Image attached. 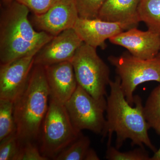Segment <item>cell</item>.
I'll list each match as a JSON object with an SVG mask.
<instances>
[{"mask_svg":"<svg viewBox=\"0 0 160 160\" xmlns=\"http://www.w3.org/2000/svg\"><path fill=\"white\" fill-rule=\"evenodd\" d=\"M49 98L44 66L34 65L26 87L13 102L16 134L21 146L38 139Z\"/></svg>","mask_w":160,"mask_h":160,"instance_id":"3","label":"cell"},{"mask_svg":"<svg viewBox=\"0 0 160 160\" xmlns=\"http://www.w3.org/2000/svg\"><path fill=\"white\" fill-rule=\"evenodd\" d=\"M150 160H160V147L158 150L155 152L154 155L151 157Z\"/></svg>","mask_w":160,"mask_h":160,"instance_id":"25","label":"cell"},{"mask_svg":"<svg viewBox=\"0 0 160 160\" xmlns=\"http://www.w3.org/2000/svg\"><path fill=\"white\" fill-rule=\"evenodd\" d=\"M100 158L97 153L95 151L94 149L89 148L86 157H85L84 160H99Z\"/></svg>","mask_w":160,"mask_h":160,"instance_id":"24","label":"cell"},{"mask_svg":"<svg viewBox=\"0 0 160 160\" xmlns=\"http://www.w3.org/2000/svg\"><path fill=\"white\" fill-rule=\"evenodd\" d=\"M141 0H106L101 8L98 18L122 23L129 28L137 27L140 22L138 9Z\"/></svg>","mask_w":160,"mask_h":160,"instance_id":"14","label":"cell"},{"mask_svg":"<svg viewBox=\"0 0 160 160\" xmlns=\"http://www.w3.org/2000/svg\"><path fill=\"white\" fill-rule=\"evenodd\" d=\"M114 45L122 46L132 55L148 59L156 57L160 49V34L148 30L143 31L133 27L109 40Z\"/></svg>","mask_w":160,"mask_h":160,"instance_id":"11","label":"cell"},{"mask_svg":"<svg viewBox=\"0 0 160 160\" xmlns=\"http://www.w3.org/2000/svg\"><path fill=\"white\" fill-rule=\"evenodd\" d=\"M35 55L27 56L0 66V99L14 102L25 89Z\"/></svg>","mask_w":160,"mask_h":160,"instance_id":"9","label":"cell"},{"mask_svg":"<svg viewBox=\"0 0 160 160\" xmlns=\"http://www.w3.org/2000/svg\"><path fill=\"white\" fill-rule=\"evenodd\" d=\"M138 13L148 30L160 34V0H141Z\"/></svg>","mask_w":160,"mask_h":160,"instance_id":"15","label":"cell"},{"mask_svg":"<svg viewBox=\"0 0 160 160\" xmlns=\"http://www.w3.org/2000/svg\"><path fill=\"white\" fill-rule=\"evenodd\" d=\"M49 159L41 153L39 148L34 142H27L21 145L15 160H48Z\"/></svg>","mask_w":160,"mask_h":160,"instance_id":"22","label":"cell"},{"mask_svg":"<svg viewBox=\"0 0 160 160\" xmlns=\"http://www.w3.org/2000/svg\"><path fill=\"white\" fill-rule=\"evenodd\" d=\"M0 142V160H15L21 146L16 133Z\"/></svg>","mask_w":160,"mask_h":160,"instance_id":"21","label":"cell"},{"mask_svg":"<svg viewBox=\"0 0 160 160\" xmlns=\"http://www.w3.org/2000/svg\"><path fill=\"white\" fill-rule=\"evenodd\" d=\"M44 67L50 98L65 105L78 86L71 62L67 61Z\"/></svg>","mask_w":160,"mask_h":160,"instance_id":"13","label":"cell"},{"mask_svg":"<svg viewBox=\"0 0 160 160\" xmlns=\"http://www.w3.org/2000/svg\"><path fill=\"white\" fill-rule=\"evenodd\" d=\"M14 0H1L2 3L3 5L4 6H6L9 5V4L12 2Z\"/></svg>","mask_w":160,"mask_h":160,"instance_id":"26","label":"cell"},{"mask_svg":"<svg viewBox=\"0 0 160 160\" xmlns=\"http://www.w3.org/2000/svg\"><path fill=\"white\" fill-rule=\"evenodd\" d=\"M84 43L73 28L55 36L35 56L34 65L43 66L69 61Z\"/></svg>","mask_w":160,"mask_h":160,"instance_id":"10","label":"cell"},{"mask_svg":"<svg viewBox=\"0 0 160 160\" xmlns=\"http://www.w3.org/2000/svg\"><path fill=\"white\" fill-rule=\"evenodd\" d=\"M79 18L74 0H59L43 14H33L31 23L39 31L54 37L73 28Z\"/></svg>","mask_w":160,"mask_h":160,"instance_id":"8","label":"cell"},{"mask_svg":"<svg viewBox=\"0 0 160 160\" xmlns=\"http://www.w3.org/2000/svg\"><path fill=\"white\" fill-rule=\"evenodd\" d=\"M110 94L107 98L106 122L102 133L103 138L108 137L107 146L111 145L112 137L116 134V147L120 149L127 139L131 141L132 146L144 148L148 147L156 151L149 138V128L143 111L142 98L134 96L135 107L127 102L121 86V80L118 76L109 84Z\"/></svg>","mask_w":160,"mask_h":160,"instance_id":"1","label":"cell"},{"mask_svg":"<svg viewBox=\"0 0 160 160\" xmlns=\"http://www.w3.org/2000/svg\"><path fill=\"white\" fill-rule=\"evenodd\" d=\"M82 134L72 122L65 105L50 98L38 138L42 154L53 160Z\"/></svg>","mask_w":160,"mask_h":160,"instance_id":"4","label":"cell"},{"mask_svg":"<svg viewBox=\"0 0 160 160\" xmlns=\"http://www.w3.org/2000/svg\"><path fill=\"white\" fill-rule=\"evenodd\" d=\"M29 10L14 0L2 9L0 16L1 64L35 55L54 36L37 31L28 18Z\"/></svg>","mask_w":160,"mask_h":160,"instance_id":"2","label":"cell"},{"mask_svg":"<svg viewBox=\"0 0 160 160\" xmlns=\"http://www.w3.org/2000/svg\"><path fill=\"white\" fill-rule=\"evenodd\" d=\"M65 105L72 122L78 131L88 130L102 134L106 122L104 117L107 107L106 98L97 99L78 85Z\"/></svg>","mask_w":160,"mask_h":160,"instance_id":"7","label":"cell"},{"mask_svg":"<svg viewBox=\"0 0 160 160\" xmlns=\"http://www.w3.org/2000/svg\"><path fill=\"white\" fill-rule=\"evenodd\" d=\"M83 42L93 48H106V41L130 29L122 23L112 22L100 19L78 18L73 27Z\"/></svg>","mask_w":160,"mask_h":160,"instance_id":"12","label":"cell"},{"mask_svg":"<svg viewBox=\"0 0 160 160\" xmlns=\"http://www.w3.org/2000/svg\"><path fill=\"white\" fill-rule=\"evenodd\" d=\"M80 18L95 19L106 0H74Z\"/></svg>","mask_w":160,"mask_h":160,"instance_id":"20","label":"cell"},{"mask_svg":"<svg viewBox=\"0 0 160 160\" xmlns=\"http://www.w3.org/2000/svg\"><path fill=\"white\" fill-rule=\"evenodd\" d=\"M91 141L82 133L75 141L54 158L55 160H84Z\"/></svg>","mask_w":160,"mask_h":160,"instance_id":"18","label":"cell"},{"mask_svg":"<svg viewBox=\"0 0 160 160\" xmlns=\"http://www.w3.org/2000/svg\"><path fill=\"white\" fill-rule=\"evenodd\" d=\"M16 132L13 102L0 99V142Z\"/></svg>","mask_w":160,"mask_h":160,"instance_id":"17","label":"cell"},{"mask_svg":"<svg viewBox=\"0 0 160 160\" xmlns=\"http://www.w3.org/2000/svg\"><path fill=\"white\" fill-rule=\"evenodd\" d=\"M106 158L108 160H150L148 152L140 147L130 151L120 152L116 147L107 146Z\"/></svg>","mask_w":160,"mask_h":160,"instance_id":"19","label":"cell"},{"mask_svg":"<svg viewBox=\"0 0 160 160\" xmlns=\"http://www.w3.org/2000/svg\"><path fill=\"white\" fill-rule=\"evenodd\" d=\"M157 57H158L160 58V51L159 52L158 54Z\"/></svg>","mask_w":160,"mask_h":160,"instance_id":"27","label":"cell"},{"mask_svg":"<svg viewBox=\"0 0 160 160\" xmlns=\"http://www.w3.org/2000/svg\"><path fill=\"white\" fill-rule=\"evenodd\" d=\"M26 6L34 15H41L54 5L59 0H15Z\"/></svg>","mask_w":160,"mask_h":160,"instance_id":"23","label":"cell"},{"mask_svg":"<svg viewBox=\"0 0 160 160\" xmlns=\"http://www.w3.org/2000/svg\"><path fill=\"white\" fill-rule=\"evenodd\" d=\"M71 63L78 85L97 99L105 98L111 80L110 69L96 49L83 43L76 52Z\"/></svg>","mask_w":160,"mask_h":160,"instance_id":"5","label":"cell"},{"mask_svg":"<svg viewBox=\"0 0 160 160\" xmlns=\"http://www.w3.org/2000/svg\"><path fill=\"white\" fill-rule=\"evenodd\" d=\"M143 111L149 128L160 135V85L152 91L143 106Z\"/></svg>","mask_w":160,"mask_h":160,"instance_id":"16","label":"cell"},{"mask_svg":"<svg viewBox=\"0 0 160 160\" xmlns=\"http://www.w3.org/2000/svg\"><path fill=\"white\" fill-rule=\"evenodd\" d=\"M108 61L115 68L121 80V86L128 103L134 105L133 93L138 86L154 81L160 85V58H139L129 53L119 56H110Z\"/></svg>","mask_w":160,"mask_h":160,"instance_id":"6","label":"cell"}]
</instances>
